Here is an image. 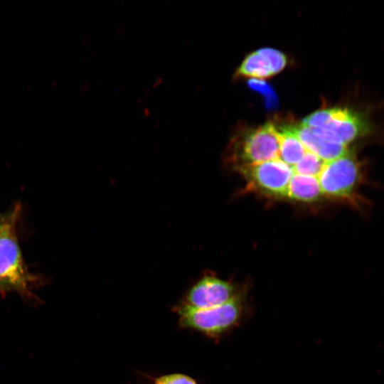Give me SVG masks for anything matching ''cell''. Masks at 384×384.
Masks as SVG:
<instances>
[{"instance_id":"6da1fadb","label":"cell","mask_w":384,"mask_h":384,"mask_svg":"<svg viewBox=\"0 0 384 384\" xmlns=\"http://www.w3.org/2000/svg\"><path fill=\"white\" fill-rule=\"evenodd\" d=\"M302 124L326 141L346 147L370 133L372 127L363 114L342 107L318 110L305 117Z\"/></svg>"},{"instance_id":"7a4b0ae2","label":"cell","mask_w":384,"mask_h":384,"mask_svg":"<svg viewBox=\"0 0 384 384\" xmlns=\"http://www.w3.org/2000/svg\"><path fill=\"white\" fill-rule=\"evenodd\" d=\"M246 309L244 294L225 304L210 309H195L182 305L178 311L179 324L183 328L218 338L240 324Z\"/></svg>"},{"instance_id":"3957f363","label":"cell","mask_w":384,"mask_h":384,"mask_svg":"<svg viewBox=\"0 0 384 384\" xmlns=\"http://www.w3.org/2000/svg\"><path fill=\"white\" fill-rule=\"evenodd\" d=\"M318 180L322 195L353 203L361 200L358 190L363 180V170L353 150L325 162Z\"/></svg>"},{"instance_id":"277c9868","label":"cell","mask_w":384,"mask_h":384,"mask_svg":"<svg viewBox=\"0 0 384 384\" xmlns=\"http://www.w3.org/2000/svg\"><path fill=\"white\" fill-rule=\"evenodd\" d=\"M229 148L230 159L237 167L279 159L280 141L276 126L266 122L241 130Z\"/></svg>"},{"instance_id":"5b68a950","label":"cell","mask_w":384,"mask_h":384,"mask_svg":"<svg viewBox=\"0 0 384 384\" xmlns=\"http://www.w3.org/2000/svg\"><path fill=\"white\" fill-rule=\"evenodd\" d=\"M249 186L274 197H286L289 181L294 174L292 167L279 159L237 167Z\"/></svg>"},{"instance_id":"8992f818","label":"cell","mask_w":384,"mask_h":384,"mask_svg":"<svg viewBox=\"0 0 384 384\" xmlns=\"http://www.w3.org/2000/svg\"><path fill=\"white\" fill-rule=\"evenodd\" d=\"M15 217L0 233V284L26 289L29 274L24 266L16 236Z\"/></svg>"},{"instance_id":"52a82bcc","label":"cell","mask_w":384,"mask_h":384,"mask_svg":"<svg viewBox=\"0 0 384 384\" xmlns=\"http://www.w3.org/2000/svg\"><path fill=\"white\" fill-rule=\"evenodd\" d=\"M240 294L233 283L207 274L188 290L183 305L195 309H210L225 304Z\"/></svg>"},{"instance_id":"ba28073f","label":"cell","mask_w":384,"mask_h":384,"mask_svg":"<svg viewBox=\"0 0 384 384\" xmlns=\"http://www.w3.org/2000/svg\"><path fill=\"white\" fill-rule=\"evenodd\" d=\"M292 127L306 149L326 162L336 159L348 151V147L326 141L302 123L292 124Z\"/></svg>"},{"instance_id":"9c48e42d","label":"cell","mask_w":384,"mask_h":384,"mask_svg":"<svg viewBox=\"0 0 384 384\" xmlns=\"http://www.w3.org/2000/svg\"><path fill=\"white\" fill-rule=\"evenodd\" d=\"M277 130L280 141L279 159L293 167L302 159L307 150L293 132L291 123L282 124L278 126Z\"/></svg>"},{"instance_id":"30bf717a","label":"cell","mask_w":384,"mask_h":384,"mask_svg":"<svg viewBox=\"0 0 384 384\" xmlns=\"http://www.w3.org/2000/svg\"><path fill=\"white\" fill-rule=\"evenodd\" d=\"M322 195L317 177L294 174L286 197L302 202H313Z\"/></svg>"},{"instance_id":"8fae6325","label":"cell","mask_w":384,"mask_h":384,"mask_svg":"<svg viewBox=\"0 0 384 384\" xmlns=\"http://www.w3.org/2000/svg\"><path fill=\"white\" fill-rule=\"evenodd\" d=\"M273 75L266 58L258 50L247 55L237 69L235 77L262 80Z\"/></svg>"},{"instance_id":"7c38bea8","label":"cell","mask_w":384,"mask_h":384,"mask_svg":"<svg viewBox=\"0 0 384 384\" xmlns=\"http://www.w3.org/2000/svg\"><path fill=\"white\" fill-rule=\"evenodd\" d=\"M325 162L315 154L306 151L302 159L292 167V169L294 174L318 178Z\"/></svg>"},{"instance_id":"4fadbf2b","label":"cell","mask_w":384,"mask_h":384,"mask_svg":"<svg viewBox=\"0 0 384 384\" xmlns=\"http://www.w3.org/2000/svg\"><path fill=\"white\" fill-rule=\"evenodd\" d=\"M247 85L252 90L260 93L263 97L265 106L267 109H274L277 107V97L272 87L265 80L250 79Z\"/></svg>"},{"instance_id":"5bb4252c","label":"cell","mask_w":384,"mask_h":384,"mask_svg":"<svg viewBox=\"0 0 384 384\" xmlns=\"http://www.w3.org/2000/svg\"><path fill=\"white\" fill-rule=\"evenodd\" d=\"M257 50L267 60L273 75L282 71L287 64V58L281 51L270 48H262Z\"/></svg>"},{"instance_id":"9a60e30c","label":"cell","mask_w":384,"mask_h":384,"mask_svg":"<svg viewBox=\"0 0 384 384\" xmlns=\"http://www.w3.org/2000/svg\"><path fill=\"white\" fill-rule=\"evenodd\" d=\"M154 384H196V383L189 376L176 373L161 376L155 380Z\"/></svg>"},{"instance_id":"2e32d148","label":"cell","mask_w":384,"mask_h":384,"mask_svg":"<svg viewBox=\"0 0 384 384\" xmlns=\"http://www.w3.org/2000/svg\"><path fill=\"white\" fill-rule=\"evenodd\" d=\"M18 206H16L10 211L0 213V233L15 217L18 216Z\"/></svg>"},{"instance_id":"e0dca14e","label":"cell","mask_w":384,"mask_h":384,"mask_svg":"<svg viewBox=\"0 0 384 384\" xmlns=\"http://www.w3.org/2000/svg\"><path fill=\"white\" fill-rule=\"evenodd\" d=\"M0 286H1V284H0Z\"/></svg>"}]
</instances>
